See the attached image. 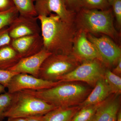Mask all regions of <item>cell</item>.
<instances>
[{
  "label": "cell",
  "instance_id": "obj_19",
  "mask_svg": "<svg viewBox=\"0 0 121 121\" xmlns=\"http://www.w3.org/2000/svg\"><path fill=\"white\" fill-rule=\"evenodd\" d=\"M104 78L109 86L112 94L117 95H121V76L113 73L109 68H107L105 72Z\"/></svg>",
  "mask_w": 121,
  "mask_h": 121
},
{
  "label": "cell",
  "instance_id": "obj_24",
  "mask_svg": "<svg viewBox=\"0 0 121 121\" xmlns=\"http://www.w3.org/2000/svg\"><path fill=\"white\" fill-rule=\"evenodd\" d=\"M111 6L112 8L118 25L120 27L121 25V0H114Z\"/></svg>",
  "mask_w": 121,
  "mask_h": 121
},
{
  "label": "cell",
  "instance_id": "obj_31",
  "mask_svg": "<svg viewBox=\"0 0 121 121\" xmlns=\"http://www.w3.org/2000/svg\"><path fill=\"white\" fill-rule=\"evenodd\" d=\"M5 87L4 86L2 85V84H0V94H2L5 93Z\"/></svg>",
  "mask_w": 121,
  "mask_h": 121
},
{
  "label": "cell",
  "instance_id": "obj_30",
  "mask_svg": "<svg viewBox=\"0 0 121 121\" xmlns=\"http://www.w3.org/2000/svg\"><path fill=\"white\" fill-rule=\"evenodd\" d=\"M7 121H26V118L8 117Z\"/></svg>",
  "mask_w": 121,
  "mask_h": 121
},
{
  "label": "cell",
  "instance_id": "obj_21",
  "mask_svg": "<svg viewBox=\"0 0 121 121\" xmlns=\"http://www.w3.org/2000/svg\"><path fill=\"white\" fill-rule=\"evenodd\" d=\"M83 7L90 9L105 10L111 6L107 0H80Z\"/></svg>",
  "mask_w": 121,
  "mask_h": 121
},
{
  "label": "cell",
  "instance_id": "obj_6",
  "mask_svg": "<svg viewBox=\"0 0 121 121\" xmlns=\"http://www.w3.org/2000/svg\"><path fill=\"white\" fill-rule=\"evenodd\" d=\"M107 68L106 65L98 60L83 61L69 73L60 78L58 81L83 82L94 87L98 81L104 78Z\"/></svg>",
  "mask_w": 121,
  "mask_h": 121
},
{
  "label": "cell",
  "instance_id": "obj_11",
  "mask_svg": "<svg viewBox=\"0 0 121 121\" xmlns=\"http://www.w3.org/2000/svg\"><path fill=\"white\" fill-rule=\"evenodd\" d=\"M37 17H30L19 14L8 26L9 35L12 39L40 34L41 29Z\"/></svg>",
  "mask_w": 121,
  "mask_h": 121
},
{
  "label": "cell",
  "instance_id": "obj_14",
  "mask_svg": "<svg viewBox=\"0 0 121 121\" xmlns=\"http://www.w3.org/2000/svg\"><path fill=\"white\" fill-rule=\"evenodd\" d=\"M93 88L86 99L79 105L80 108L100 104L112 94L104 77L99 80Z\"/></svg>",
  "mask_w": 121,
  "mask_h": 121
},
{
  "label": "cell",
  "instance_id": "obj_10",
  "mask_svg": "<svg viewBox=\"0 0 121 121\" xmlns=\"http://www.w3.org/2000/svg\"><path fill=\"white\" fill-rule=\"evenodd\" d=\"M72 54L82 62L87 60H98L106 65L95 46L87 39V33L81 30H77Z\"/></svg>",
  "mask_w": 121,
  "mask_h": 121
},
{
  "label": "cell",
  "instance_id": "obj_5",
  "mask_svg": "<svg viewBox=\"0 0 121 121\" xmlns=\"http://www.w3.org/2000/svg\"><path fill=\"white\" fill-rule=\"evenodd\" d=\"M82 63L72 54H52L41 65L38 78L48 81H58L60 78L69 73Z\"/></svg>",
  "mask_w": 121,
  "mask_h": 121
},
{
  "label": "cell",
  "instance_id": "obj_12",
  "mask_svg": "<svg viewBox=\"0 0 121 121\" xmlns=\"http://www.w3.org/2000/svg\"><path fill=\"white\" fill-rule=\"evenodd\" d=\"M52 54L43 48L35 55L22 58L17 64L8 71L18 74H27L38 78L41 65L46 58Z\"/></svg>",
  "mask_w": 121,
  "mask_h": 121
},
{
  "label": "cell",
  "instance_id": "obj_23",
  "mask_svg": "<svg viewBox=\"0 0 121 121\" xmlns=\"http://www.w3.org/2000/svg\"><path fill=\"white\" fill-rule=\"evenodd\" d=\"M17 74L9 71L0 69V84L7 88L12 78Z\"/></svg>",
  "mask_w": 121,
  "mask_h": 121
},
{
  "label": "cell",
  "instance_id": "obj_9",
  "mask_svg": "<svg viewBox=\"0 0 121 121\" xmlns=\"http://www.w3.org/2000/svg\"><path fill=\"white\" fill-rule=\"evenodd\" d=\"M37 16H48L54 13L65 22L74 23L76 13L68 9L65 0H36Z\"/></svg>",
  "mask_w": 121,
  "mask_h": 121
},
{
  "label": "cell",
  "instance_id": "obj_28",
  "mask_svg": "<svg viewBox=\"0 0 121 121\" xmlns=\"http://www.w3.org/2000/svg\"><path fill=\"white\" fill-rule=\"evenodd\" d=\"M45 115H36L26 118V121H44Z\"/></svg>",
  "mask_w": 121,
  "mask_h": 121
},
{
  "label": "cell",
  "instance_id": "obj_4",
  "mask_svg": "<svg viewBox=\"0 0 121 121\" xmlns=\"http://www.w3.org/2000/svg\"><path fill=\"white\" fill-rule=\"evenodd\" d=\"M13 94L12 103L5 117H23L44 115L58 107L23 91Z\"/></svg>",
  "mask_w": 121,
  "mask_h": 121
},
{
  "label": "cell",
  "instance_id": "obj_2",
  "mask_svg": "<svg viewBox=\"0 0 121 121\" xmlns=\"http://www.w3.org/2000/svg\"><path fill=\"white\" fill-rule=\"evenodd\" d=\"M92 90L77 82H61L48 89L23 91L56 107L79 106L86 99Z\"/></svg>",
  "mask_w": 121,
  "mask_h": 121
},
{
  "label": "cell",
  "instance_id": "obj_8",
  "mask_svg": "<svg viewBox=\"0 0 121 121\" xmlns=\"http://www.w3.org/2000/svg\"><path fill=\"white\" fill-rule=\"evenodd\" d=\"M87 37L95 46L107 67L117 65L121 59V50L119 46L105 35L97 37L87 33Z\"/></svg>",
  "mask_w": 121,
  "mask_h": 121
},
{
  "label": "cell",
  "instance_id": "obj_32",
  "mask_svg": "<svg viewBox=\"0 0 121 121\" xmlns=\"http://www.w3.org/2000/svg\"><path fill=\"white\" fill-rule=\"evenodd\" d=\"M116 121H121V109L119 110L117 115Z\"/></svg>",
  "mask_w": 121,
  "mask_h": 121
},
{
  "label": "cell",
  "instance_id": "obj_22",
  "mask_svg": "<svg viewBox=\"0 0 121 121\" xmlns=\"http://www.w3.org/2000/svg\"><path fill=\"white\" fill-rule=\"evenodd\" d=\"M13 94L5 92L0 95V121H3L4 114L9 109L12 103Z\"/></svg>",
  "mask_w": 121,
  "mask_h": 121
},
{
  "label": "cell",
  "instance_id": "obj_18",
  "mask_svg": "<svg viewBox=\"0 0 121 121\" xmlns=\"http://www.w3.org/2000/svg\"><path fill=\"white\" fill-rule=\"evenodd\" d=\"M101 103L80 108L70 121H92L98 108Z\"/></svg>",
  "mask_w": 121,
  "mask_h": 121
},
{
  "label": "cell",
  "instance_id": "obj_29",
  "mask_svg": "<svg viewBox=\"0 0 121 121\" xmlns=\"http://www.w3.org/2000/svg\"><path fill=\"white\" fill-rule=\"evenodd\" d=\"M116 65H117V66L113 69L112 72L115 74L121 76V59L119 60L118 63Z\"/></svg>",
  "mask_w": 121,
  "mask_h": 121
},
{
  "label": "cell",
  "instance_id": "obj_1",
  "mask_svg": "<svg viewBox=\"0 0 121 121\" xmlns=\"http://www.w3.org/2000/svg\"><path fill=\"white\" fill-rule=\"evenodd\" d=\"M37 17L41 24L43 48L52 54H72L77 31L74 23L65 22L54 13Z\"/></svg>",
  "mask_w": 121,
  "mask_h": 121
},
{
  "label": "cell",
  "instance_id": "obj_7",
  "mask_svg": "<svg viewBox=\"0 0 121 121\" xmlns=\"http://www.w3.org/2000/svg\"><path fill=\"white\" fill-rule=\"evenodd\" d=\"M61 82L60 81L44 80L26 73H19L14 75L9 83L8 92L13 93L25 90H39L51 88Z\"/></svg>",
  "mask_w": 121,
  "mask_h": 121
},
{
  "label": "cell",
  "instance_id": "obj_17",
  "mask_svg": "<svg viewBox=\"0 0 121 121\" xmlns=\"http://www.w3.org/2000/svg\"><path fill=\"white\" fill-rule=\"evenodd\" d=\"M19 15L37 17L35 7L36 0H12Z\"/></svg>",
  "mask_w": 121,
  "mask_h": 121
},
{
  "label": "cell",
  "instance_id": "obj_33",
  "mask_svg": "<svg viewBox=\"0 0 121 121\" xmlns=\"http://www.w3.org/2000/svg\"><path fill=\"white\" fill-rule=\"evenodd\" d=\"M107 0V1H108V2H109V4H110V5H111V4H112L113 1L114 0Z\"/></svg>",
  "mask_w": 121,
  "mask_h": 121
},
{
  "label": "cell",
  "instance_id": "obj_3",
  "mask_svg": "<svg viewBox=\"0 0 121 121\" xmlns=\"http://www.w3.org/2000/svg\"><path fill=\"white\" fill-rule=\"evenodd\" d=\"M112 9H90L82 8L76 13L74 23L77 30L91 34H103L115 39L117 32L113 24Z\"/></svg>",
  "mask_w": 121,
  "mask_h": 121
},
{
  "label": "cell",
  "instance_id": "obj_26",
  "mask_svg": "<svg viewBox=\"0 0 121 121\" xmlns=\"http://www.w3.org/2000/svg\"><path fill=\"white\" fill-rule=\"evenodd\" d=\"M65 1L68 9L75 13L83 8L80 0H65Z\"/></svg>",
  "mask_w": 121,
  "mask_h": 121
},
{
  "label": "cell",
  "instance_id": "obj_16",
  "mask_svg": "<svg viewBox=\"0 0 121 121\" xmlns=\"http://www.w3.org/2000/svg\"><path fill=\"white\" fill-rule=\"evenodd\" d=\"M80 109L79 106L58 107L45 115L44 121H70Z\"/></svg>",
  "mask_w": 121,
  "mask_h": 121
},
{
  "label": "cell",
  "instance_id": "obj_15",
  "mask_svg": "<svg viewBox=\"0 0 121 121\" xmlns=\"http://www.w3.org/2000/svg\"><path fill=\"white\" fill-rule=\"evenodd\" d=\"M21 58L10 44L0 48V69L8 70L17 64Z\"/></svg>",
  "mask_w": 121,
  "mask_h": 121
},
{
  "label": "cell",
  "instance_id": "obj_27",
  "mask_svg": "<svg viewBox=\"0 0 121 121\" xmlns=\"http://www.w3.org/2000/svg\"><path fill=\"white\" fill-rule=\"evenodd\" d=\"M14 7L12 0H0V12L8 11Z\"/></svg>",
  "mask_w": 121,
  "mask_h": 121
},
{
  "label": "cell",
  "instance_id": "obj_25",
  "mask_svg": "<svg viewBox=\"0 0 121 121\" xmlns=\"http://www.w3.org/2000/svg\"><path fill=\"white\" fill-rule=\"evenodd\" d=\"M12 39L9 36L8 27H5L0 30V48L7 44H10Z\"/></svg>",
  "mask_w": 121,
  "mask_h": 121
},
{
  "label": "cell",
  "instance_id": "obj_20",
  "mask_svg": "<svg viewBox=\"0 0 121 121\" xmlns=\"http://www.w3.org/2000/svg\"><path fill=\"white\" fill-rule=\"evenodd\" d=\"M19 15L15 7L8 11L0 12V30L9 26Z\"/></svg>",
  "mask_w": 121,
  "mask_h": 121
},
{
  "label": "cell",
  "instance_id": "obj_13",
  "mask_svg": "<svg viewBox=\"0 0 121 121\" xmlns=\"http://www.w3.org/2000/svg\"><path fill=\"white\" fill-rule=\"evenodd\" d=\"M10 44L21 58L35 55L43 48V39L40 34L13 39Z\"/></svg>",
  "mask_w": 121,
  "mask_h": 121
}]
</instances>
